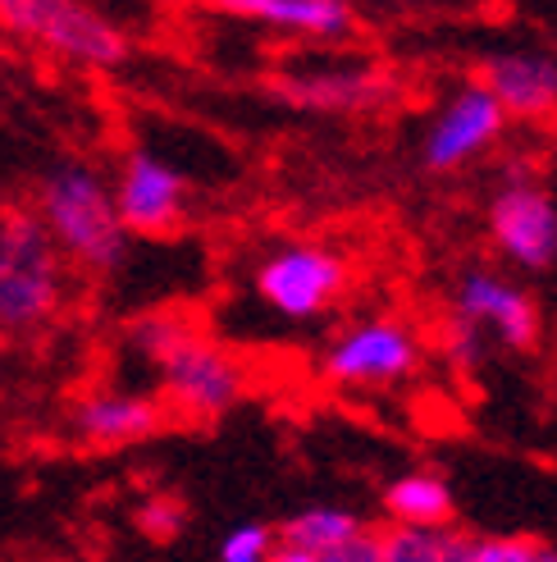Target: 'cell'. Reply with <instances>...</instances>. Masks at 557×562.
<instances>
[{
    "label": "cell",
    "mask_w": 557,
    "mask_h": 562,
    "mask_svg": "<svg viewBox=\"0 0 557 562\" xmlns=\"http://www.w3.org/2000/svg\"><path fill=\"white\" fill-rule=\"evenodd\" d=\"M42 229L50 234L55 251L65 257V266L110 274L120 270L128 257V234L115 211V192L110 183L82 160L55 165L42 179L37 202H33Z\"/></svg>",
    "instance_id": "obj_1"
},
{
    "label": "cell",
    "mask_w": 557,
    "mask_h": 562,
    "mask_svg": "<svg viewBox=\"0 0 557 562\" xmlns=\"http://www.w3.org/2000/svg\"><path fill=\"white\" fill-rule=\"evenodd\" d=\"M65 306V257L55 251L50 234L33 206L0 211V334L46 329Z\"/></svg>",
    "instance_id": "obj_2"
},
{
    "label": "cell",
    "mask_w": 557,
    "mask_h": 562,
    "mask_svg": "<svg viewBox=\"0 0 557 562\" xmlns=\"http://www.w3.org/2000/svg\"><path fill=\"white\" fill-rule=\"evenodd\" d=\"M156 371H160L156 398L179 420H219L242 403L247 384H252L242 361L229 348H219L215 339H206L202 329L164 352L156 361Z\"/></svg>",
    "instance_id": "obj_3"
},
{
    "label": "cell",
    "mask_w": 557,
    "mask_h": 562,
    "mask_svg": "<svg viewBox=\"0 0 557 562\" xmlns=\"http://www.w3.org/2000/svg\"><path fill=\"white\" fill-rule=\"evenodd\" d=\"M5 27L78 69H120L128 60V33L96 14L88 0H33L10 14Z\"/></svg>",
    "instance_id": "obj_4"
},
{
    "label": "cell",
    "mask_w": 557,
    "mask_h": 562,
    "mask_svg": "<svg viewBox=\"0 0 557 562\" xmlns=\"http://www.w3.org/2000/svg\"><path fill=\"white\" fill-rule=\"evenodd\" d=\"M421 367V339L394 316H371L339 329L320 357V375L348 389H384L402 384Z\"/></svg>",
    "instance_id": "obj_5"
},
{
    "label": "cell",
    "mask_w": 557,
    "mask_h": 562,
    "mask_svg": "<svg viewBox=\"0 0 557 562\" xmlns=\"http://www.w3.org/2000/svg\"><path fill=\"white\" fill-rule=\"evenodd\" d=\"M348 293V261L320 243H288L257 266V297L284 321H316Z\"/></svg>",
    "instance_id": "obj_6"
},
{
    "label": "cell",
    "mask_w": 557,
    "mask_h": 562,
    "mask_svg": "<svg viewBox=\"0 0 557 562\" xmlns=\"http://www.w3.org/2000/svg\"><path fill=\"white\" fill-rule=\"evenodd\" d=\"M270 92L293 110L316 115H371L398 97V78L379 65H293L270 78Z\"/></svg>",
    "instance_id": "obj_7"
},
{
    "label": "cell",
    "mask_w": 557,
    "mask_h": 562,
    "mask_svg": "<svg viewBox=\"0 0 557 562\" xmlns=\"http://www.w3.org/2000/svg\"><path fill=\"white\" fill-rule=\"evenodd\" d=\"M115 192V211L128 238H170L179 234L187 211V183L170 160L156 151H128L120 165V179L110 183Z\"/></svg>",
    "instance_id": "obj_8"
},
{
    "label": "cell",
    "mask_w": 557,
    "mask_h": 562,
    "mask_svg": "<svg viewBox=\"0 0 557 562\" xmlns=\"http://www.w3.org/2000/svg\"><path fill=\"white\" fill-rule=\"evenodd\" d=\"M489 238L516 270H548L557 261V202L535 179H508L489 202Z\"/></svg>",
    "instance_id": "obj_9"
},
{
    "label": "cell",
    "mask_w": 557,
    "mask_h": 562,
    "mask_svg": "<svg viewBox=\"0 0 557 562\" xmlns=\"http://www.w3.org/2000/svg\"><path fill=\"white\" fill-rule=\"evenodd\" d=\"M503 128H508V120H503V110H498V101L485 92V82H466V88H457L439 105V115L425 128V147H421L425 170H434V175L462 170V165L485 156L498 137H503Z\"/></svg>",
    "instance_id": "obj_10"
},
{
    "label": "cell",
    "mask_w": 557,
    "mask_h": 562,
    "mask_svg": "<svg viewBox=\"0 0 557 562\" xmlns=\"http://www.w3.org/2000/svg\"><path fill=\"white\" fill-rule=\"evenodd\" d=\"M448 312L470 321L480 334L489 329L493 339L503 348H512V352H531L539 344V306H535V297L525 289H516L512 279H503V274H489V270L462 274Z\"/></svg>",
    "instance_id": "obj_11"
},
{
    "label": "cell",
    "mask_w": 557,
    "mask_h": 562,
    "mask_svg": "<svg viewBox=\"0 0 557 562\" xmlns=\"http://www.w3.org/2000/svg\"><path fill=\"white\" fill-rule=\"evenodd\" d=\"M164 403L156 393H133V389H96L73 407V435L88 448H124L143 443L164 430Z\"/></svg>",
    "instance_id": "obj_12"
},
{
    "label": "cell",
    "mask_w": 557,
    "mask_h": 562,
    "mask_svg": "<svg viewBox=\"0 0 557 562\" xmlns=\"http://www.w3.org/2000/svg\"><path fill=\"white\" fill-rule=\"evenodd\" d=\"M480 82L498 101V110H503V120H516V124L557 120V60L553 55H539V50L493 55Z\"/></svg>",
    "instance_id": "obj_13"
},
{
    "label": "cell",
    "mask_w": 557,
    "mask_h": 562,
    "mask_svg": "<svg viewBox=\"0 0 557 562\" xmlns=\"http://www.w3.org/2000/svg\"><path fill=\"white\" fill-rule=\"evenodd\" d=\"M261 23L284 37L339 46L356 33V10H352V0H274Z\"/></svg>",
    "instance_id": "obj_14"
},
{
    "label": "cell",
    "mask_w": 557,
    "mask_h": 562,
    "mask_svg": "<svg viewBox=\"0 0 557 562\" xmlns=\"http://www.w3.org/2000/svg\"><path fill=\"white\" fill-rule=\"evenodd\" d=\"M384 513L394 526H453V485L439 471H402L384 485Z\"/></svg>",
    "instance_id": "obj_15"
},
{
    "label": "cell",
    "mask_w": 557,
    "mask_h": 562,
    "mask_svg": "<svg viewBox=\"0 0 557 562\" xmlns=\"http://www.w3.org/2000/svg\"><path fill=\"white\" fill-rule=\"evenodd\" d=\"M361 530H366V521H361L356 513L333 508V503H316V508L293 513L284 526L274 530V536H278V544H284V549L325 558V553H333L339 544H348L352 536H361Z\"/></svg>",
    "instance_id": "obj_16"
},
{
    "label": "cell",
    "mask_w": 557,
    "mask_h": 562,
    "mask_svg": "<svg viewBox=\"0 0 557 562\" xmlns=\"http://www.w3.org/2000/svg\"><path fill=\"white\" fill-rule=\"evenodd\" d=\"M470 544L457 526H388L379 530L384 562H470Z\"/></svg>",
    "instance_id": "obj_17"
},
{
    "label": "cell",
    "mask_w": 557,
    "mask_h": 562,
    "mask_svg": "<svg viewBox=\"0 0 557 562\" xmlns=\"http://www.w3.org/2000/svg\"><path fill=\"white\" fill-rule=\"evenodd\" d=\"M187 334H197V321L192 316H183V312H147V316H137L128 325V348L156 367V361L174 344H183Z\"/></svg>",
    "instance_id": "obj_18"
},
{
    "label": "cell",
    "mask_w": 557,
    "mask_h": 562,
    "mask_svg": "<svg viewBox=\"0 0 557 562\" xmlns=\"http://www.w3.org/2000/svg\"><path fill=\"white\" fill-rule=\"evenodd\" d=\"M439 352L448 357L453 371L470 375L485 361V339H480V329L470 325V321H462L457 312H448V316H443V325H439Z\"/></svg>",
    "instance_id": "obj_19"
},
{
    "label": "cell",
    "mask_w": 557,
    "mask_h": 562,
    "mask_svg": "<svg viewBox=\"0 0 557 562\" xmlns=\"http://www.w3.org/2000/svg\"><path fill=\"white\" fill-rule=\"evenodd\" d=\"M274 553H278V536L274 526L261 521H242L219 540V562H270Z\"/></svg>",
    "instance_id": "obj_20"
},
{
    "label": "cell",
    "mask_w": 557,
    "mask_h": 562,
    "mask_svg": "<svg viewBox=\"0 0 557 562\" xmlns=\"http://www.w3.org/2000/svg\"><path fill=\"white\" fill-rule=\"evenodd\" d=\"M470 562H557V549L531 536H480L470 544Z\"/></svg>",
    "instance_id": "obj_21"
},
{
    "label": "cell",
    "mask_w": 557,
    "mask_h": 562,
    "mask_svg": "<svg viewBox=\"0 0 557 562\" xmlns=\"http://www.w3.org/2000/svg\"><path fill=\"white\" fill-rule=\"evenodd\" d=\"M179 526H183V508H179L174 498H164V494H156L151 503H143V508H137V530H143V536H151V540L179 536Z\"/></svg>",
    "instance_id": "obj_22"
},
{
    "label": "cell",
    "mask_w": 557,
    "mask_h": 562,
    "mask_svg": "<svg viewBox=\"0 0 557 562\" xmlns=\"http://www.w3.org/2000/svg\"><path fill=\"white\" fill-rule=\"evenodd\" d=\"M320 562H384V549H379L375 530H361V536H352L348 544H339L333 553H325Z\"/></svg>",
    "instance_id": "obj_23"
},
{
    "label": "cell",
    "mask_w": 557,
    "mask_h": 562,
    "mask_svg": "<svg viewBox=\"0 0 557 562\" xmlns=\"http://www.w3.org/2000/svg\"><path fill=\"white\" fill-rule=\"evenodd\" d=\"M211 5L219 14H229V19H247V23H261L265 10L274 5V0H211Z\"/></svg>",
    "instance_id": "obj_24"
},
{
    "label": "cell",
    "mask_w": 557,
    "mask_h": 562,
    "mask_svg": "<svg viewBox=\"0 0 557 562\" xmlns=\"http://www.w3.org/2000/svg\"><path fill=\"white\" fill-rule=\"evenodd\" d=\"M270 562H320V558H311V553H297V549H284V544H278V553H274Z\"/></svg>",
    "instance_id": "obj_25"
},
{
    "label": "cell",
    "mask_w": 557,
    "mask_h": 562,
    "mask_svg": "<svg viewBox=\"0 0 557 562\" xmlns=\"http://www.w3.org/2000/svg\"><path fill=\"white\" fill-rule=\"evenodd\" d=\"M23 5H33V0H0V23H5L10 14H19Z\"/></svg>",
    "instance_id": "obj_26"
}]
</instances>
